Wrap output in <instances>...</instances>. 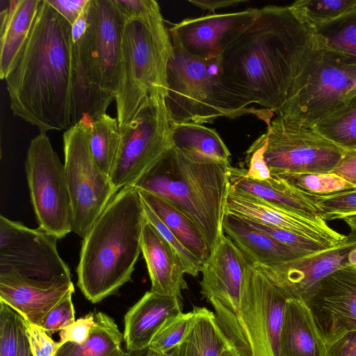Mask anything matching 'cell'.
<instances>
[{
	"mask_svg": "<svg viewBox=\"0 0 356 356\" xmlns=\"http://www.w3.org/2000/svg\"><path fill=\"white\" fill-rule=\"evenodd\" d=\"M124 356H155V351L149 349V348L136 352H125Z\"/></svg>",
	"mask_w": 356,
	"mask_h": 356,
	"instance_id": "52",
	"label": "cell"
},
{
	"mask_svg": "<svg viewBox=\"0 0 356 356\" xmlns=\"http://www.w3.org/2000/svg\"><path fill=\"white\" fill-rule=\"evenodd\" d=\"M193 312L190 329L178 345L179 356H220L224 350L232 347L215 314L196 306Z\"/></svg>",
	"mask_w": 356,
	"mask_h": 356,
	"instance_id": "30",
	"label": "cell"
},
{
	"mask_svg": "<svg viewBox=\"0 0 356 356\" xmlns=\"http://www.w3.org/2000/svg\"><path fill=\"white\" fill-rule=\"evenodd\" d=\"M75 321V311L70 297L54 307L44 317L40 326L47 333L60 331Z\"/></svg>",
	"mask_w": 356,
	"mask_h": 356,
	"instance_id": "43",
	"label": "cell"
},
{
	"mask_svg": "<svg viewBox=\"0 0 356 356\" xmlns=\"http://www.w3.org/2000/svg\"><path fill=\"white\" fill-rule=\"evenodd\" d=\"M172 45L174 54L168 67L165 95L172 124H203L220 117L251 114L264 121L267 127L270 124L274 114L272 111L250 105L224 83L221 56L200 60Z\"/></svg>",
	"mask_w": 356,
	"mask_h": 356,
	"instance_id": "5",
	"label": "cell"
},
{
	"mask_svg": "<svg viewBox=\"0 0 356 356\" xmlns=\"http://www.w3.org/2000/svg\"><path fill=\"white\" fill-rule=\"evenodd\" d=\"M129 19H144L161 12L159 3L154 0H115Z\"/></svg>",
	"mask_w": 356,
	"mask_h": 356,
	"instance_id": "46",
	"label": "cell"
},
{
	"mask_svg": "<svg viewBox=\"0 0 356 356\" xmlns=\"http://www.w3.org/2000/svg\"><path fill=\"white\" fill-rule=\"evenodd\" d=\"M220 356H239L238 353L232 348L229 347L224 350Z\"/></svg>",
	"mask_w": 356,
	"mask_h": 356,
	"instance_id": "56",
	"label": "cell"
},
{
	"mask_svg": "<svg viewBox=\"0 0 356 356\" xmlns=\"http://www.w3.org/2000/svg\"><path fill=\"white\" fill-rule=\"evenodd\" d=\"M288 299L257 266L250 264L232 346L239 356H280V332Z\"/></svg>",
	"mask_w": 356,
	"mask_h": 356,
	"instance_id": "10",
	"label": "cell"
},
{
	"mask_svg": "<svg viewBox=\"0 0 356 356\" xmlns=\"http://www.w3.org/2000/svg\"><path fill=\"white\" fill-rule=\"evenodd\" d=\"M19 314L0 301V356H18Z\"/></svg>",
	"mask_w": 356,
	"mask_h": 356,
	"instance_id": "41",
	"label": "cell"
},
{
	"mask_svg": "<svg viewBox=\"0 0 356 356\" xmlns=\"http://www.w3.org/2000/svg\"><path fill=\"white\" fill-rule=\"evenodd\" d=\"M314 128L346 150L356 149V96Z\"/></svg>",
	"mask_w": 356,
	"mask_h": 356,
	"instance_id": "33",
	"label": "cell"
},
{
	"mask_svg": "<svg viewBox=\"0 0 356 356\" xmlns=\"http://www.w3.org/2000/svg\"><path fill=\"white\" fill-rule=\"evenodd\" d=\"M182 301L177 297L146 292L124 315V341L127 351L143 350L168 318L181 312Z\"/></svg>",
	"mask_w": 356,
	"mask_h": 356,
	"instance_id": "22",
	"label": "cell"
},
{
	"mask_svg": "<svg viewBox=\"0 0 356 356\" xmlns=\"http://www.w3.org/2000/svg\"><path fill=\"white\" fill-rule=\"evenodd\" d=\"M303 302L325 345L356 330V267L347 265L325 277Z\"/></svg>",
	"mask_w": 356,
	"mask_h": 356,
	"instance_id": "16",
	"label": "cell"
},
{
	"mask_svg": "<svg viewBox=\"0 0 356 356\" xmlns=\"http://www.w3.org/2000/svg\"><path fill=\"white\" fill-rule=\"evenodd\" d=\"M47 1L72 26L79 18L89 0H47Z\"/></svg>",
	"mask_w": 356,
	"mask_h": 356,
	"instance_id": "48",
	"label": "cell"
},
{
	"mask_svg": "<svg viewBox=\"0 0 356 356\" xmlns=\"http://www.w3.org/2000/svg\"><path fill=\"white\" fill-rule=\"evenodd\" d=\"M259 8L186 18L168 29L172 42L188 55L203 60L222 56L257 16Z\"/></svg>",
	"mask_w": 356,
	"mask_h": 356,
	"instance_id": "17",
	"label": "cell"
},
{
	"mask_svg": "<svg viewBox=\"0 0 356 356\" xmlns=\"http://www.w3.org/2000/svg\"><path fill=\"white\" fill-rule=\"evenodd\" d=\"M226 213L242 219L280 228L332 248L348 235L330 227L322 218L284 209L250 193L229 188Z\"/></svg>",
	"mask_w": 356,
	"mask_h": 356,
	"instance_id": "19",
	"label": "cell"
},
{
	"mask_svg": "<svg viewBox=\"0 0 356 356\" xmlns=\"http://www.w3.org/2000/svg\"><path fill=\"white\" fill-rule=\"evenodd\" d=\"M188 2L200 9L213 13L218 9L236 6L239 3L248 1L245 0H188Z\"/></svg>",
	"mask_w": 356,
	"mask_h": 356,
	"instance_id": "50",
	"label": "cell"
},
{
	"mask_svg": "<svg viewBox=\"0 0 356 356\" xmlns=\"http://www.w3.org/2000/svg\"><path fill=\"white\" fill-rule=\"evenodd\" d=\"M173 54L161 13L145 19L125 17L120 81L115 96L120 129L136 118L150 96L165 95L168 67Z\"/></svg>",
	"mask_w": 356,
	"mask_h": 356,
	"instance_id": "6",
	"label": "cell"
},
{
	"mask_svg": "<svg viewBox=\"0 0 356 356\" xmlns=\"http://www.w3.org/2000/svg\"><path fill=\"white\" fill-rule=\"evenodd\" d=\"M193 316V311L181 312L166 319L153 337L148 348L161 353L178 346L188 333Z\"/></svg>",
	"mask_w": 356,
	"mask_h": 356,
	"instance_id": "38",
	"label": "cell"
},
{
	"mask_svg": "<svg viewBox=\"0 0 356 356\" xmlns=\"http://www.w3.org/2000/svg\"><path fill=\"white\" fill-rule=\"evenodd\" d=\"M95 323V314L89 313L59 331L58 342L60 347L69 342L78 344L85 342Z\"/></svg>",
	"mask_w": 356,
	"mask_h": 356,
	"instance_id": "45",
	"label": "cell"
},
{
	"mask_svg": "<svg viewBox=\"0 0 356 356\" xmlns=\"http://www.w3.org/2000/svg\"><path fill=\"white\" fill-rule=\"evenodd\" d=\"M325 346L327 356H356V330L347 332Z\"/></svg>",
	"mask_w": 356,
	"mask_h": 356,
	"instance_id": "47",
	"label": "cell"
},
{
	"mask_svg": "<svg viewBox=\"0 0 356 356\" xmlns=\"http://www.w3.org/2000/svg\"><path fill=\"white\" fill-rule=\"evenodd\" d=\"M342 220H343L350 228L351 232L356 234V215L345 217Z\"/></svg>",
	"mask_w": 356,
	"mask_h": 356,
	"instance_id": "53",
	"label": "cell"
},
{
	"mask_svg": "<svg viewBox=\"0 0 356 356\" xmlns=\"http://www.w3.org/2000/svg\"><path fill=\"white\" fill-rule=\"evenodd\" d=\"M155 356H179V347L178 346L174 347L165 352H156Z\"/></svg>",
	"mask_w": 356,
	"mask_h": 356,
	"instance_id": "54",
	"label": "cell"
},
{
	"mask_svg": "<svg viewBox=\"0 0 356 356\" xmlns=\"http://www.w3.org/2000/svg\"><path fill=\"white\" fill-rule=\"evenodd\" d=\"M304 193L314 202L325 221L356 215V189L323 195Z\"/></svg>",
	"mask_w": 356,
	"mask_h": 356,
	"instance_id": "36",
	"label": "cell"
},
{
	"mask_svg": "<svg viewBox=\"0 0 356 356\" xmlns=\"http://www.w3.org/2000/svg\"><path fill=\"white\" fill-rule=\"evenodd\" d=\"M299 190L312 194H328L355 189L354 186L334 173L296 174L280 177Z\"/></svg>",
	"mask_w": 356,
	"mask_h": 356,
	"instance_id": "37",
	"label": "cell"
},
{
	"mask_svg": "<svg viewBox=\"0 0 356 356\" xmlns=\"http://www.w3.org/2000/svg\"><path fill=\"white\" fill-rule=\"evenodd\" d=\"M280 356H327L322 339L305 304L288 299L280 339Z\"/></svg>",
	"mask_w": 356,
	"mask_h": 356,
	"instance_id": "25",
	"label": "cell"
},
{
	"mask_svg": "<svg viewBox=\"0 0 356 356\" xmlns=\"http://www.w3.org/2000/svg\"><path fill=\"white\" fill-rule=\"evenodd\" d=\"M72 26L47 1L41 4L30 32L5 78L14 115L40 132L72 124Z\"/></svg>",
	"mask_w": 356,
	"mask_h": 356,
	"instance_id": "2",
	"label": "cell"
},
{
	"mask_svg": "<svg viewBox=\"0 0 356 356\" xmlns=\"http://www.w3.org/2000/svg\"><path fill=\"white\" fill-rule=\"evenodd\" d=\"M18 356H33L29 348L26 330V321L19 314V353Z\"/></svg>",
	"mask_w": 356,
	"mask_h": 356,
	"instance_id": "51",
	"label": "cell"
},
{
	"mask_svg": "<svg viewBox=\"0 0 356 356\" xmlns=\"http://www.w3.org/2000/svg\"><path fill=\"white\" fill-rule=\"evenodd\" d=\"M222 227L224 233L255 266H274L300 257L288 247L237 216L226 213Z\"/></svg>",
	"mask_w": 356,
	"mask_h": 356,
	"instance_id": "24",
	"label": "cell"
},
{
	"mask_svg": "<svg viewBox=\"0 0 356 356\" xmlns=\"http://www.w3.org/2000/svg\"><path fill=\"white\" fill-rule=\"evenodd\" d=\"M141 252L151 280L150 291L182 300L181 291L188 288L184 277L186 274L184 265L172 246L145 217Z\"/></svg>",
	"mask_w": 356,
	"mask_h": 356,
	"instance_id": "21",
	"label": "cell"
},
{
	"mask_svg": "<svg viewBox=\"0 0 356 356\" xmlns=\"http://www.w3.org/2000/svg\"><path fill=\"white\" fill-rule=\"evenodd\" d=\"M289 6H266L221 56L222 80L250 105L275 113L285 103L314 37Z\"/></svg>",
	"mask_w": 356,
	"mask_h": 356,
	"instance_id": "1",
	"label": "cell"
},
{
	"mask_svg": "<svg viewBox=\"0 0 356 356\" xmlns=\"http://www.w3.org/2000/svg\"><path fill=\"white\" fill-rule=\"evenodd\" d=\"M54 236L0 216V273H10L45 282H71L67 264Z\"/></svg>",
	"mask_w": 356,
	"mask_h": 356,
	"instance_id": "14",
	"label": "cell"
},
{
	"mask_svg": "<svg viewBox=\"0 0 356 356\" xmlns=\"http://www.w3.org/2000/svg\"><path fill=\"white\" fill-rule=\"evenodd\" d=\"M356 96V56L327 47L314 33L284 104L275 113L314 128Z\"/></svg>",
	"mask_w": 356,
	"mask_h": 356,
	"instance_id": "7",
	"label": "cell"
},
{
	"mask_svg": "<svg viewBox=\"0 0 356 356\" xmlns=\"http://www.w3.org/2000/svg\"><path fill=\"white\" fill-rule=\"evenodd\" d=\"M29 348L33 356H56L60 344L54 341L40 325L26 321Z\"/></svg>",
	"mask_w": 356,
	"mask_h": 356,
	"instance_id": "44",
	"label": "cell"
},
{
	"mask_svg": "<svg viewBox=\"0 0 356 356\" xmlns=\"http://www.w3.org/2000/svg\"><path fill=\"white\" fill-rule=\"evenodd\" d=\"M245 220L254 227L292 250L300 257L314 254L331 248L288 230L263 225L251 220Z\"/></svg>",
	"mask_w": 356,
	"mask_h": 356,
	"instance_id": "39",
	"label": "cell"
},
{
	"mask_svg": "<svg viewBox=\"0 0 356 356\" xmlns=\"http://www.w3.org/2000/svg\"><path fill=\"white\" fill-rule=\"evenodd\" d=\"M121 140V131L116 118L105 113L93 121L90 147L97 167L107 177L116 159Z\"/></svg>",
	"mask_w": 356,
	"mask_h": 356,
	"instance_id": "32",
	"label": "cell"
},
{
	"mask_svg": "<svg viewBox=\"0 0 356 356\" xmlns=\"http://www.w3.org/2000/svg\"><path fill=\"white\" fill-rule=\"evenodd\" d=\"M71 282H45L16 273H0V301L31 324L40 325L57 305L72 297Z\"/></svg>",
	"mask_w": 356,
	"mask_h": 356,
	"instance_id": "20",
	"label": "cell"
},
{
	"mask_svg": "<svg viewBox=\"0 0 356 356\" xmlns=\"http://www.w3.org/2000/svg\"><path fill=\"white\" fill-rule=\"evenodd\" d=\"M348 264L356 267V247L353 248L348 254Z\"/></svg>",
	"mask_w": 356,
	"mask_h": 356,
	"instance_id": "55",
	"label": "cell"
},
{
	"mask_svg": "<svg viewBox=\"0 0 356 356\" xmlns=\"http://www.w3.org/2000/svg\"><path fill=\"white\" fill-rule=\"evenodd\" d=\"M143 202L145 218L156 229L179 256L184 265L186 273L193 277L197 276L201 271L202 263L181 244L154 212L143 201Z\"/></svg>",
	"mask_w": 356,
	"mask_h": 356,
	"instance_id": "40",
	"label": "cell"
},
{
	"mask_svg": "<svg viewBox=\"0 0 356 356\" xmlns=\"http://www.w3.org/2000/svg\"><path fill=\"white\" fill-rule=\"evenodd\" d=\"M173 146L191 159L208 163H229L231 154L216 129L204 124L172 123Z\"/></svg>",
	"mask_w": 356,
	"mask_h": 356,
	"instance_id": "27",
	"label": "cell"
},
{
	"mask_svg": "<svg viewBox=\"0 0 356 356\" xmlns=\"http://www.w3.org/2000/svg\"><path fill=\"white\" fill-rule=\"evenodd\" d=\"M125 352L122 349V348H117L113 353L109 354L108 356H124Z\"/></svg>",
	"mask_w": 356,
	"mask_h": 356,
	"instance_id": "57",
	"label": "cell"
},
{
	"mask_svg": "<svg viewBox=\"0 0 356 356\" xmlns=\"http://www.w3.org/2000/svg\"><path fill=\"white\" fill-rule=\"evenodd\" d=\"M265 161L273 175L332 173L347 150L315 128L276 116L267 127Z\"/></svg>",
	"mask_w": 356,
	"mask_h": 356,
	"instance_id": "12",
	"label": "cell"
},
{
	"mask_svg": "<svg viewBox=\"0 0 356 356\" xmlns=\"http://www.w3.org/2000/svg\"><path fill=\"white\" fill-rule=\"evenodd\" d=\"M73 49V74L72 88V124L81 120L93 122L106 113L115 101L113 92L103 90L90 81L78 50Z\"/></svg>",
	"mask_w": 356,
	"mask_h": 356,
	"instance_id": "28",
	"label": "cell"
},
{
	"mask_svg": "<svg viewBox=\"0 0 356 356\" xmlns=\"http://www.w3.org/2000/svg\"><path fill=\"white\" fill-rule=\"evenodd\" d=\"M327 47L356 56V6L337 19L314 29Z\"/></svg>",
	"mask_w": 356,
	"mask_h": 356,
	"instance_id": "34",
	"label": "cell"
},
{
	"mask_svg": "<svg viewBox=\"0 0 356 356\" xmlns=\"http://www.w3.org/2000/svg\"><path fill=\"white\" fill-rule=\"evenodd\" d=\"M332 173L352 184L356 189V149L347 151Z\"/></svg>",
	"mask_w": 356,
	"mask_h": 356,
	"instance_id": "49",
	"label": "cell"
},
{
	"mask_svg": "<svg viewBox=\"0 0 356 356\" xmlns=\"http://www.w3.org/2000/svg\"><path fill=\"white\" fill-rule=\"evenodd\" d=\"M230 165L196 161L172 146L131 186L162 197L187 216L212 252L225 234Z\"/></svg>",
	"mask_w": 356,
	"mask_h": 356,
	"instance_id": "4",
	"label": "cell"
},
{
	"mask_svg": "<svg viewBox=\"0 0 356 356\" xmlns=\"http://www.w3.org/2000/svg\"><path fill=\"white\" fill-rule=\"evenodd\" d=\"M145 220L139 191L125 186L112 198L81 244L77 286L92 303L131 280L141 252Z\"/></svg>",
	"mask_w": 356,
	"mask_h": 356,
	"instance_id": "3",
	"label": "cell"
},
{
	"mask_svg": "<svg viewBox=\"0 0 356 356\" xmlns=\"http://www.w3.org/2000/svg\"><path fill=\"white\" fill-rule=\"evenodd\" d=\"M291 6L314 29L352 10L356 0H299Z\"/></svg>",
	"mask_w": 356,
	"mask_h": 356,
	"instance_id": "35",
	"label": "cell"
},
{
	"mask_svg": "<svg viewBox=\"0 0 356 356\" xmlns=\"http://www.w3.org/2000/svg\"><path fill=\"white\" fill-rule=\"evenodd\" d=\"M125 17L115 0H89L86 32L74 42L91 82L115 96Z\"/></svg>",
	"mask_w": 356,
	"mask_h": 356,
	"instance_id": "13",
	"label": "cell"
},
{
	"mask_svg": "<svg viewBox=\"0 0 356 356\" xmlns=\"http://www.w3.org/2000/svg\"><path fill=\"white\" fill-rule=\"evenodd\" d=\"M92 124L81 120L63 134V164L71 200L72 232L83 238L117 193L110 178L101 172L92 157Z\"/></svg>",
	"mask_w": 356,
	"mask_h": 356,
	"instance_id": "8",
	"label": "cell"
},
{
	"mask_svg": "<svg viewBox=\"0 0 356 356\" xmlns=\"http://www.w3.org/2000/svg\"><path fill=\"white\" fill-rule=\"evenodd\" d=\"M267 146L266 134L260 136L247 150L246 161L248 168L245 175L253 179L267 181L273 175L265 161L264 153Z\"/></svg>",
	"mask_w": 356,
	"mask_h": 356,
	"instance_id": "42",
	"label": "cell"
},
{
	"mask_svg": "<svg viewBox=\"0 0 356 356\" xmlns=\"http://www.w3.org/2000/svg\"><path fill=\"white\" fill-rule=\"evenodd\" d=\"M355 247L356 234L351 232L337 245L325 251L274 266H254L289 299L304 302L321 280L348 265V254Z\"/></svg>",
	"mask_w": 356,
	"mask_h": 356,
	"instance_id": "18",
	"label": "cell"
},
{
	"mask_svg": "<svg viewBox=\"0 0 356 356\" xmlns=\"http://www.w3.org/2000/svg\"><path fill=\"white\" fill-rule=\"evenodd\" d=\"M25 170L39 228L57 239L72 232L71 200L65 167L46 133L33 138Z\"/></svg>",
	"mask_w": 356,
	"mask_h": 356,
	"instance_id": "11",
	"label": "cell"
},
{
	"mask_svg": "<svg viewBox=\"0 0 356 356\" xmlns=\"http://www.w3.org/2000/svg\"><path fill=\"white\" fill-rule=\"evenodd\" d=\"M96 323L83 343H66L56 356H108L121 347L124 337L113 318L104 312L95 313Z\"/></svg>",
	"mask_w": 356,
	"mask_h": 356,
	"instance_id": "31",
	"label": "cell"
},
{
	"mask_svg": "<svg viewBox=\"0 0 356 356\" xmlns=\"http://www.w3.org/2000/svg\"><path fill=\"white\" fill-rule=\"evenodd\" d=\"M143 201L154 212L181 244L203 264L211 251L199 228L172 204L149 192L138 190Z\"/></svg>",
	"mask_w": 356,
	"mask_h": 356,
	"instance_id": "29",
	"label": "cell"
},
{
	"mask_svg": "<svg viewBox=\"0 0 356 356\" xmlns=\"http://www.w3.org/2000/svg\"><path fill=\"white\" fill-rule=\"evenodd\" d=\"M251 263L224 234L201 268V293L213 306L217 321L232 348L237 338L243 284Z\"/></svg>",
	"mask_w": 356,
	"mask_h": 356,
	"instance_id": "15",
	"label": "cell"
},
{
	"mask_svg": "<svg viewBox=\"0 0 356 356\" xmlns=\"http://www.w3.org/2000/svg\"><path fill=\"white\" fill-rule=\"evenodd\" d=\"M42 0H10L1 11L0 78L5 79L24 43Z\"/></svg>",
	"mask_w": 356,
	"mask_h": 356,
	"instance_id": "26",
	"label": "cell"
},
{
	"mask_svg": "<svg viewBox=\"0 0 356 356\" xmlns=\"http://www.w3.org/2000/svg\"><path fill=\"white\" fill-rule=\"evenodd\" d=\"M228 176L229 186L234 189L305 216L321 218V213L314 202L304 192L282 178L273 175L267 181H258L248 177L244 168L232 165L228 168Z\"/></svg>",
	"mask_w": 356,
	"mask_h": 356,
	"instance_id": "23",
	"label": "cell"
},
{
	"mask_svg": "<svg viewBox=\"0 0 356 356\" xmlns=\"http://www.w3.org/2000/svg\"><path fill=\"white\" fill-rule=\"evenodd\" d=\"M172 121L165 94L152 95L136 118L121 131L110 180L118 193L132 186L173 146Z\"/></svg>",
	"mask_w": 356,
	"mask_h": 356,
	"instance_id": "9",
	"label": "cell"
}]
</instances>
